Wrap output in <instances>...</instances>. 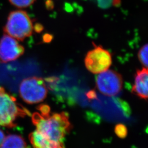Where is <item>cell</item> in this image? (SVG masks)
<instances>
[{"mask_svg":"<svg viewBox=\"0 0 148 148\" xmlns=\"http://www.w3.org/2000/svg\"><path fill=\"white\" fill-rule=\"evenodd\" d=\"M111 64V53L99 46H95L85 57V66L92 74H100L110 68Z\"/></svg>","mask_w":148,"mask_h":148,"instance_id":"obj_5","label":"cell"},{"mask_svg":"<svg viewBox=\"0 0 148 148\" xmlns=\"http://www.w3.org/2000/svg\"><path fill=\"white\" fill-rule=\"evenodd\" d=\"M48 90L45 81L40 77H30L23 79L19 86L21 99L30 104H37L45 99Z\"/></svg>","mask_w":148,"mask_h":148,"instance_id":"obj_4","label":"cell"},{"mask_svg":"<svg viewBox=\"0 0 148 148\" xmlns=\"http://www.w3.org/2000/svg\"><path fill=\"white\" fill-rule=\"evenodd\" d=\"M11 4L17 8H27L32 5L35 0H9Z\"/></svg>","mask_w":148,"mask_h":148,"instance_id":"obj_12","label":"cell"},{"mask_svg":"<svg viewBox=\"0 0 148 148\" xmlns=\"http://www.w3.org/2000/svg\"><path fill=\"white\" fill-rule=\"evenodd\" d=\"M5 138V136L4 133L2 130H0V146H1V144L2 143V142L3 141Z\"/></svg>","mask_w":148,"mask_h":148,"instance_id":"obj_16","label":"cell"},{"mask_svg":"<svg viewBox=\"0 0 148 148\" xmlns=\"http://www.w3.org/2000/svg\"><path fill=\"white\" fill-rule=\"evenodd\" d=\"M53 36L49 34H45L43 36V41L45 43H49L51 42V41L53 39Z\"/></svg>","mask_w":148,"mask_h":148,"instance_id":"obj_13","label":"cell"},{"mask_svg":"<svg viewBox=\"0 0 148 148\" xmlns=\"http://www.w3.org/2000/svg\"><path fill=\"white\" fill-rule=\"evenodd\" d=\"M96 86L102 94L108 96H115L121 90L123 79L121 75L111 70H107L98 74Z\"/></svg>","mask_w":148,"mask_h":148,"instance_id":"obj_6","label":"cell"},{"mask_svg":"<svg viewBox=\"0 0 148 148\" xmlns=\"http://www.w3.org/2000/svg\"><path fill=\"white\" fill-rule=\"evenodd\" d=\"M24 52V47L11 36L5 34L0 39V62L6 63L16 60Z\"/></svg>","mask_w":148,"mask_h":148,"instance_id":"obj_7","label":"cell"},{"mask_svg":"<svg viewBox=\"0 0 148 148\" xmlns=\"http://www.w3.org/2000/svg\"><path fill=\"white\" fill-rule=\"evenodd\" d=\"M29 137L34 148H65L64 144L52 142L42 137L35 130L30 134Z\"/></svg>","mask_w":148,"mask_h":148,"instance_id":"obj_9","label":"cell"},{"mask_svg":"<svg viewBox=\"0 0 148 148\" xmlns=\"http://www.w3.org/2000/svg\"></svg>","mask_w":148,"mask_h":148,"instance_id":"obj_17","label":"cell"},{"mask_svg":"<svg viewBox=\"0 0 148 148\" xmlns=\"http://www.w3.org/2000/svg\"><path fill=\"white\" fill-rule=\"evenodd\" d=\"M43 29H44V27H43L42 25L40 23L36 24L34 26V30L37 33L41 32L43 30Z\"/></svg>","mask_w":148,"mask_h":148,"instance_id":"obj_14","label":"cell"},{"mask_svg":"<svg viewBox=\"0 0 148 148\" xmlns=\"http://www.w3.org/2000/svg\"><path fill=\"white\" fill-rule=\"evenodd\" d=\"M30 115V112L19 104L16 98L0 87V126L15 127L18 119Z\"/></svg>","mask_w":148,"mask_h":148,"instance_id":"obj_2","label":"cell"},{"mask_svg":"<svg viewBox=\"0 0 148 148\" xmlns=\"http://www.w3.org/2000/svg\"><path fill=\"white\" fill-rule=\"evenodd\" d=\"M138 57L139 62L144 68H148V44L143 46L139 49Z\"/></svg>","mask_w":148,"mask_h":148,"instance_id":"obj_11","label":"cell"},{"mask_svg":"<svg viewBox=\"0 0 148 148\" xmlns=\"http://www.w3.org/2000/svg\"><path fill=\"white\" fill-rule=\"evenodd\" d=\"M46 6L48 10H52L54 8V4L53 2L51 0H47L46 2Z\"/></svg>","mask_w":148,"mask_h":148,"instance_id":"obj_15","label":"cell"},{"mask_svg":"<svg viewBox=\"0 0 148 148\" xmlns=\"http://www.w3.org/2000/svg\"><path fill=\"white\" fill-rule=\"evenodd\" d=\"M34 30L32 21L25 11H15L9 14L7 21L3 27L6 34L23 41L32 36Z\"/></svg>","mask_w":148,"mask_h":148,"instance_id":"obj_3","label":"cell"},{"mask_svg":"<svg viewBox=\"0 0 148 148\" xmlns=\"http://www.w3.org/2000/svg\"><path fill=\"white\" fill-rule=\"evenodd\" d=\"M27 144L21 136L10 134L5 138L0 148H27Z\"/></svg>","mask_w":148,"mask_h":148,"instance_id":"obj_10","label":"cell"},{"mask_svg":"<svg viewBox=\"0 0 148 148\" xmlns=\"http://www.w3.org/2000/svg\"><path fill=\"white\" fill-rule=\"evenodd\" d=\"M38 112L32 116V121L36 131L42 137L58 144H64V139L71 129L68 115L65 112H53L50 107L41 105Z\"/></svg>","mask_w":148,"mask_h":148,"instance_id":"obj_1","label":"cell"},{"mask_svg":"<svg viewBox=\"0 0 148 148\" xmlns=\"http://www.w3.org/2000/svg\"><path fill=\"white\" fill-rule=\"evenodd\" d=\"M132 91L138 97L148 99V68H143L137 71Z\"/></svg>","mask_w":148,"mask_h":148,"instance_id":"obj_8","label":"cell"}]
</instances>
